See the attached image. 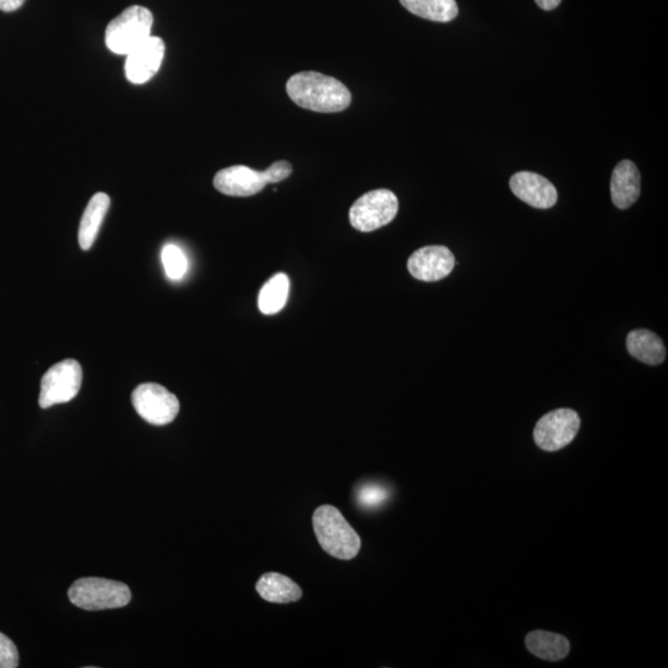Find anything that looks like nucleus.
Listing matches in <instances>:
<instances>
[{
    "mask_svg": "<svg viewBox=\"0 0 668 668\" xmlns=\"http://www.w3.org/2000/svg\"><path fill=\"white\" fill-rule=\"evenodd\" d=\"M287 95L297 106L318 113H339L351 106L352 93L337 78L320 72H299L286 83Z\"/></svg>",
    "mask_w": 668,
    "mask_h": 668,
    "instance_id": "f257e3e1",
    "label": "nucleus"
},
{
    "mask_svg": "<svg viewBox=\"0 0 668 668\" xmlns=\"http://www.w3.org/2000/svg\"><path fill=\"white\" fill-rule=\"evenodd\" d=\"M313 530L323 550L339 560H352L362 547V541L341 511L332 505H322L313 514Z\"/></svg>",
    "mask_w": 668,
    "mask_h": 668,
    "instance_id": "f03ea898",
    "label": "nucleus"
},
{
    "mask_svg": "<svg viewBox=\"0 0 668 668\" xmlns=\"http://www.w3.org/2000/svg\"><path fill=\"white\" fill-rule=\"evenodd\" d=\"M154 17L149 9L133 5L108 24L106 45L113 54L127 56L151 36Z\"/></svg>",
    "mask_w": 668,
    "mask_h": 668,
    "instance_id": "7ed1b4c3",
    "label": "nucleus"
},
{
    "mask_svg": "<svg viewBox=\"0 0 668 668\" xmlns=\"http://www.w3.org/2000/svg\"><path fill=\"white\" fill-rule=\"evenodd\" d=\"M69 598L76 607L97 612L125 607L132 600V592L127 584L90 577L73 583L69 589Z\"/></svg>",
    "mask_w": 668,
    "mask_h": 668,
    "instance_id": "20e7f679",
    "label": "nucleus"
},
{
    "mask_svg": "<svg viewBox=\"0 0 668 668\" xmlns=\"http://www.w3.org/2000/svg\"><path fill=\"white\" fill-rule=\"evenodd\" d=\"M399 211V200L390 190H374L364 193L353 203L349 221L359 232L369 233L388 226Z\"/></svg>",
    "mask_w": 668,
    "mask_h": 668,
    "instance_id": "39448f33",
    "label": "nucleus"
},
{
    "mask_svg": "<svg viewBox=\"0 0 668 668\" xmlns=\"http://www.w3.org/2000/svg\"><path fill=\"white\" fill-rule=\"evenodd\" d=\"M83 373L80 363L66 359L51 367L41 379L39 405L41 409L70 403L82 386Z\"/></svg>",
    "mask_w": 668,
    "mask_h": 668,
    "instance_id": "423d86ee",
    "label": "nucleus"
},
{
    "mask_svg": "<svg viewBox=\"0 0 668 668\" xmlns=\"http://www.w3.org/2000/svg\"><path fill=\"white\" fill-rule=\"evenodd\" d=\"M132 401L135 411L150 425H169L179 415V399L159 384L139 385L133 391Z\"/></svg>",
    "mask_w": 668,
    "mask_h": 668,
    "instance_id": "0eeeda50",
    "label": "nucleus"
},
{
    "mask_svg": "<svg viewBox=\"0 0 668 668\" xmlns=\"http://www.w3.org/2000/svg\"><path fill=\"white\" fill-rule=\"evenodd\" d=\"M581 427L576 411L558 409L542 416L534 430V440L541 450L560 451L570 445Z\"/></svg>",
    "mask_w": 668,
    "mask_h": 668,
    "instance_id": "6e6552de",
    "label": "nucleus"
},
{
    "mask_svg": "<svg viewBox=\"0 0 668 668\" xmlns=\"http://www.w3.org/2000/svg\"><path fill=\"white\" fill-rule=\"evenodd\" d=\"M456 265L451 250L443 245H429L416 250L407 262V269L415 279L433 283L447 278Z\"/></svg>",
    "mask_w": 668,
    "mask_h": 668,
    "instance_id": "1a4fd4ad",
    "label": "nucleus"
},
{
    "mask_svg": "<svg viewBox=\"0 0 668 668\" xmlns=\"http://www.w3.org/2000/svg\"><path fill=\"white\" fill-rule=\"evenodd\" d=\"M164 56V40L151 35L127 55L124 67L127 80L134 85H144L149 82L160 70Z\"/></svg>",
    "mask_w": 668,
    "mask_h": 668,
    "instance_id": "9d476101",
    "label": "nucleus"
},
{
    "mask_svg": "<svg viewBox=\"0 0 668 668\" xmlns=\"http://www.w3.org/2000/svg\"><path fill=\"white\" fill-rule=\"evenodd\" d=\"M213 185L223 195L232 197H250L265 189L268 181L264 171L236 165L217 172Z\"/></svg>",
    "mask_w": 668,
    "mask_h": 668,
    "instance_id": "9b49d317",
    "label": "nucleus"
},
{
    "mask_svg": "<svg viewBox=\"0 0 668 668\" xmlns=\"http://www.w3.org/2000/svg\"><path fill=\"white\" fill-rule=\"evenodd\" d=\"M510 189L527 205L539 210H547L556 205V187L546 177L535 172L521 171L510 179Z\"/></svg>",
    "mask_w": 668,
    "mask_h": 668,
    "instance_id": "f8f14e48",
    "label": "nucleus"
},
{
    "mask_svg": "<svg viewBox=\"0 0 668 668\" xmlns=\"http://www.w3.org/2000/svg\"><path fill=\"white\" fill-rule=\"evenodd\" d=\"M612 200L620 210L634 205L640 196L641 176L633 161L623 160L615 167L610 182Z\"/></svg>",
    "mask_w": 668,
    "mask_h": 668,
    "instance_id": "ddd939ff",
    "label": "nucleus"
},
{
    "mask_svg": "<svg viewBox=\"0 0 668 668\" xmlns=\"http://www.w3.org/2000/svg\"><path fill=\"white\" fill-rule=\"evenodd\" d=\"M109 206H111V198L103 192L96 193L88 202L81 219L80 229H78V243L83 250H90L95 244Z\"/></svg>",
    "mask_w": 668,
    "mask_h": 668,
    "instance_id": "4468645a",
    "label": "nucleus"
},
{
    "mask_svg": "<svg viewBox=\"0 0 668 668\" xmlns=\"http://www.w3.org/2000/svg\"><path fill=\"white\" fill-rule=\"evenodd\" d=\"M255 588L259 596L269 603L287 604L302 597L301 588L291 578L275 572L263 574Z\"/></svg>",
    "mask_w": 668,
    "mask_h": 668,
    "instance_id": "2eb2a0df",
    "label": "nucleus"
},
{
    "mask_svg": "<svg viewBox=\"0 0 668 668\" xmlns=\"http://www.w3.org/2000/svg\"><path fill=\"white\" fill-rule=\"evenodd\" d=\"M626 348L631 357L649 365H659L666 359V347L656 333L649 330H635L626 338Z\"/></svg>",
    "mask_w": 668,
    "mask_h": 668,
    "instance_id": "dca6fc26",
    "label": "nucleus"
},
{
    "mask_svg": "<svg viewBox=\"0 0 668 668\" xmlns=\"http://www.w3.org/2000/svg\"><path fill=\"white\" fill-rule=\"evenodd\" d=\"M525 643L531 654L545 661H560L570 652V641L565 636L549 631H532L526 636Z\"/></svg>",
    "mask_w": 668,
    "mask_h": 668,
    "instance_id": "f3484780",
    "label": "nucleus"
},
{
    "mask_svg": "<svg viewBox=\"0 0 668 668\" xmlns=\"http://www.w3.org/2000/svg\"><path fill=\"white\" fill-rule=\"evenodd\" d=\"M400 3L416 17L436 23H450L459 12L456 0H400Z\"/></svg>",
    "mask_w": 668,
    "mask_h": 668,
    "instance_id": "a211bd4d",
    "label": "nucleus"
},
{
    "mask_svg": "<svg viewBox=\"0 0 668 668\" xmlns=\"http://www.w3.org/2000/svg\"><path fill=\"white\" fill-rule=\"evenodd\" d=\"M290 280L284 273L275 274L260 291L258 305L264 315H275L284 309L289 299Z\"/></svg>",
    "mask_w": 668,
    "mask_h": 668,
    "instance_id": "6ab92c4d",
    "label": "nucleus"
},
{
    "mask_svg": "<svg viewBox=\"0 0 668 668\" xmlns=\"http://www.w3.org/2000/svg\"><path fill=\"white\" fill-rule=\"evenodd\" d=\"M161 260H163L165 273L167 278L171 280H181L184 278L189 263L182 249L175 244H167L161 253Z\"/></svg>",
    "mask_w": 668,
    "mask_h": 668,
    "instance_id": "aec40b11",
    "label": "nucleus"
},
{
    "mask_svg": "<svg viewBox=\"0 0 668 668\" xmlns=\"http://www.w3.org/2000/svg\"><path fill=\"white\" fill-rule=\"evenodd\" d=\"M358 498L365 508H375L384 503L388 498V492L380 485L368 484L359 490Z\"/></svg>",
    "mask_w": 668,
    "mask_h": 668,
    "instance_id": "412c9836",
    "label": "nucleus"
},
{
    "mask_svg": "<svg viewBox=\"0 0 668 668\" xmlns=\"http://www.w3.org/2000/svg\"><path fill=\"white\" fill-rule=\"evenodd\" d=\"M19 654L12 640L0 633V668H17Z\"/></svg>",
    "mask_w": 668,
    "mask_h": 668,
    "instance_id": "4be33fe9",
    "label": "nucleus"
},
{
    "mask_svg": "<svg viewBox=\"0 0 668 668\" xmlns=\"http://www.w3.org/2000/svg\"><path fill=\"white\" fill-rule=\"evenodd\" d=\"M292 165L289 161L281 160L276 161L273 165L266 169L265 176L268 184H278V182L284 181L287 177H290L292 174Z\"/></svg>",
    "mask_w": 668,
    "mask_h": 668,
    "instance_id": "5701e85b",
    "label": "nucleus"
},
{
    "mask_svg": "<svg viewBox=\"0 0 668 668\" xmlns=\"http://www.w3.org/2000/svg\"><path fill=\"white\" fill-rule=\"evenodd\" d=\"M25 3V0H0V10L3 12H15Z\"/></svg>",
    "mask_w": 668,
    "mask_h": 668,
    "instance_id": "b1692460",
    "label": "nucleus"
},
{
    "mask_svg": "<svg viewBox=\"0 0 668 668\" xmlns=\"http://www.w3.org/2000/svg\"><path fill=\"white\" fill-rule=\"evenodd\" d=\"M535 2L541 9L553 10L561 4L562 0H535Z\"/></svg>",
    "mask_w": 668,
    "mask_h": 668,
    "instance_id": "393cba45",
    "label": "nucleus"
}]
</instances>
